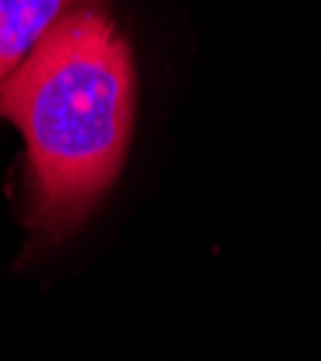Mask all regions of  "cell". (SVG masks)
I'll return each instance as SVG.
<instances>
[{
  "label": "cell",
  "mask_w": 321,
  "mask_h": 361,
  "mask_svg": "<svg viewBox=\"0 0 321 361\" xmlns=\"http://www.w3.org/2000/svg\"><path fill=\"white\" fill-rule=\"evenodd\" d=\"M26 139L35 220L64 234L110 188L133 125V64L102 0L58 18L0 87Z\"/></svg>",
  "instance_id": "obj_1"
},
{
  "label": "cell",
  "mask_w": 321,
  "mask_h": 361,
  "mask_svg": "<svg viewBox=\"0 0 321 361\" xmlns=\"http://www.w3.org/2000/svg\"><path fill=\"white\" fill-rule=\"evenodd\" d=\"M73 0H0V87Z\"/></svg>",
  "instance_id": "obj_2"
}]
</instances>
